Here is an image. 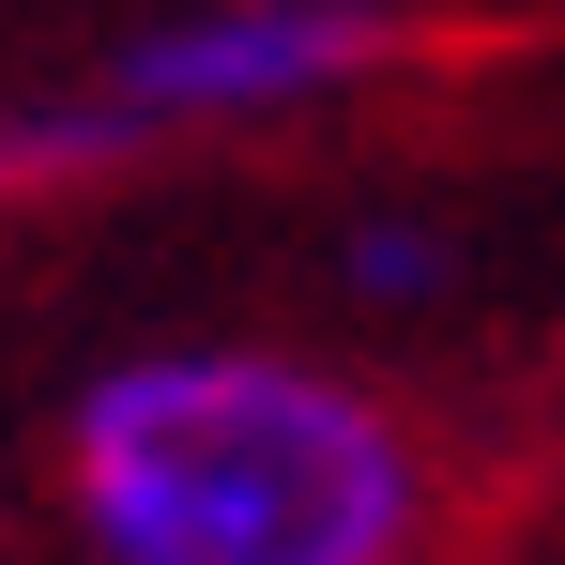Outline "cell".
Returning a JSON list of instances; mask_svg holds the SVG:
<instances>
[{
  "mask_svg": "<svg viewBox=\"0 0 565 565\" xmlns=\"http://www.w3.org/2000/svg\"><path fill=\"white\" fill-rule=\"evenodd\" d=\"M397 62L382 0H184L153 31H122L93 77L0 107V184H93L169 138H245V122H306V107L367 93Z\"/></svg>",
  "mask_w": 565,
  "mask_h": 565,
  "instance_id": "obj_2",
  "label": "cell"
},
{
  "mask_svg": "<svg viewBox=\"0 0 565 565\" xmlns=\"http://www.w3.org/2000/svg\"><path fill=\"white\" fill-rule=\"evenodd\" d=\"M444 276H459V245H444L428 214H367V230L337 245V290H352V306H428Z\"/></svg>",
  "mask_w": 565,
  "mask_h": 565,
  "instance_id": "obj_3",
  "label": "cell"
},
{
  "mask_svg": "<svg viewBox=\"0 0 565 565\" xmlns=\"http://www.w3.org/2000/svg\"><path fill=\"white\" fill-rule=\"evenodd\" d=\"M93 565H428L444 459L382 382L276 337H169L62 397Z\"/></svg>",
  "mask_w": 565,
  "mask_h": 565,
  "instance_id": "obj_1",
  "label": "cell"
}]
</instances>
